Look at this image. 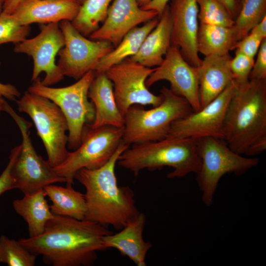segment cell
<instances>
[{
	"instance_id": "1",
	"label": "cell",
	"mask_w": 266,
	"mask_h": 266,
	"mask_svg": "<svg viewBox=\"0 0 266 266\" xmlns=\"http://www.w3.org/2000/svg\"><path fill=\"white\" fill-rule=\"evenodd\" d=\"M111 233L92 221L54 214L42 233L19 241L33 255H41L48 265L90 266L97 259V252L105 250L102 237Z\"/></svg>"
},
{
	"instance_id": "2",
	"label": "cell",
	"mask_w": 266,
	"mask_h": 266,
	"mask_svg": "<svg viewBox=\"0 0 266 266\" xmlns=\"http://www.w3.org/2000/svg\"><path fill=\"white\" fill-rule=\"evenodd\" d=\"M129 146L122 140L104 165L96 169L82 168L75 174L74 179L86 189L85 219L121 230L140 213L133 191L129 186H118L115 171L119 156Z\"/></svg>"
},
{
	"instance_id": "3",
	"label": "cell",
	"mask_w": 266,
	"mask_h": 266,
	"mask_svg": "<svg viewBox=\"0 0 266 266\" xmlns=\"http://www.w3.org/2000/svg\"><path fill=\"white\" fill-rule=\"evenodd\" d=\"M224 140L235 152L251 157L266 149V79L237 86L228 105Z\"/></svg>"
},
{
	"instance_id": "4",
	"label": "cell",
	"mask_w": 266,
	"mask_h": 266,
	"mask_svg": "<svg viewBox=\"0 0 266 266\" xmlns=\"http://www.w3.org/2000/svg\"><path fill=\"white\" fill-rule=\"evenodd\" d=\"M118 165L138 175L144 169L154 171L165 166L173 170L168 178H181L200 170L201 160L197 138L166 137L158 141L133 144L119 156Z\"/></svg>"
},
{
	"instance_id": "5",
	"label": "cell",
	"mask_w": 266,
	"mask_h": 266,
	"mask_svg": "<svg viewBox=\"0 0 266 266\" xmlns=\"http://www.w3.org/2000/svg\"><path fill=\"white\" fill-rule=\"evenodd\" d=\"M163 99L158 105L145 109L139 105L130 107L124 116L122 140L130 146L166 138L172 123L193 110L183 98L163 86Z\"/></svg>"
},
{
	"instance_id": "6",
	"label": "cell",
	"mask_w": 266,
	"mask_h": 266,
	"mask_svg": "<svg viewBox=\"0 0 266 266\" xmlns=\"http://www.w3.org/2000/svg\"><path fill=\"white\" fill-rule=\"evenodd\" d=\"M95 75L94 70L89 71L75 83L60 88L44 85L38 78L28 89L50 100L61 109L67 123V148L70 150L79 146L85 129L95 120V109L89 100L88 91Z\"/></svg>"
},
{
	"instance_id": "7",
	"label": "cell",
	"mask_w": 266,
	"mask_h": 266,
	"mask_svg": "<svg viewBox=\"0 0 266 266\" xmlns=\"http://www.w3.org/2000/svg\"><path fill=\"white\" fill-rule=\"evenodd\" d=\"M201 160L197 182L202 192V200L209 206L222 177L227 173L241 175L256 166L259 163L257 158L245 157L232 150L222 139L213 137L197 138Z\"/></svg>"
},
{
	"instance_id": "8",
	"label": "cell",
	"mask_w": 266,
	"mask_h": 266,
	"mask_svg": "<svg viewBox=\"0 0 266 266\" xmlns=\"http://www.w3.org/2000/svg\"><path fill=\"white\" fill-rule=\"evenodd\" d=\"M18 110L31 118L45 147L47 161L55 167L68 153V126L59 107L44 97L26 91L16 100Z\"/></svg>"
},
{
	"instance_id": "9",
	"label": "cell",
	"mask_w": 266,
	"mask_h": 266,
	"mask_svg": "<svg viewBox=\"0 0 266 266\" xmlns=\"http://www.w3.org/2000/svg\"><path fill=\"white\" fill-rule=\"evenodd\" d=\"M123 128L88 126L79 146L68 152L64 162L53 167L54 171L66 179V186H72L79 170L98 168L110 159L122 141Z\"/></svg>"
},
{
	"instance_id": "10",
	"label": "cell",
	"mask_w": 266,
	"mask_h": 266,
	"mask_svg": "<svg viewBox=\"0 0 266 266\" xmlns=\"http://www.w3.org/2000/svg\"><path fill=\"white\" fill-rule=\"evenodd\" d=\"M3 111L15 121L22 136L21 149L14 161L11 170L14 189H19L24 195H29L51 184L66 183V179L56 173L48 161L36 152L30 136L32 123L17 114L7 102Z\"/></svg>"
},
{
	"instance_id": "11",
	"label": "cell",
	"mask_w": 266,
	"mask_h": 266,
	"mask_svg": "<svg viewBox=\"0 0 266 266\" xmlns=\"http://www.w3.org/2000/svg\"><path fill=\"white\" fill-rule=\"evenodd\" d=\"M65 44L59 51L57 65L64 76L78 80L95 69L114 47L105 40H90L80 33L71 21L60 22Z\"/></svg>"
},
{
	"instance_id": "12",
	"label": "cell",
	"mask_w": 266,
	"mask_h": 266,
	"mask_svg": "<svg viewBox=\"0 0 266 266\" xmlns=\"http://www.w3.org/2000/svg\"><path fill=\"white\" fill-rule=\"evenodd\" d=\"M154 69L128 58L105 72L112 83L116 102L123 116L133 105L154 107L162 102V95L153 94L145 84Z\"/></svg>"
},
{
	"instance_id": "13",
	"label": "cell",
	"mask_w": 266,
	"mask_h": 266,
	"mask_svg": "<svg viewBox=\"0 0 266 266\" xmlns=\"http://www.w3.org/2000/svg\"><path fill=\"white\" fill-rule=\"evenodd\" d=\"M64 44V37L59 24L52 23L42 26L40 33L35 36L16 43L13 51L32 58V81H36L40 74L44 72L45 76L40 82L50 86L62 81L65 76L55 62L56 57Z\"/></svg>"
},
{
	"instance_id": "14",
	"label": "cell",
	"mask_w": 266,
	"mask_h": 266,
	"mask_svg": "<svg viewBox=\"0 0 266 266\" xmlns=\"http://www.w3.org/2000/svg\"><path fill=\"white\" fill-rule=\"evenodd\" d=\"M236 88V85L233 81L220 95L200 109L193 111L173 122L167 137H213L224 139L225 114Z\"/></svg>"
},
{
	"instance_id": "15",
	"label": "cell",
	"mask_w": 266,
	"mask_h": 266,
	"mask_svg": "<svg viewBox=\"0 0 266 266\" xmlns=\"http://www.w3.org/2000/svg\"><path fill=\"white\" fill-rule=\"evenodd\" d=\"M164 80L170 83L171 91L184 98L194 111L202 108L197 69L185 60L179 48L173 45L170 46L162 64L148 77L146 86L149 88Z\"/></svg>"
},
{
	"instance_id": "16",
	"label": "cell",
	"mask_w": 266,
	"mask_h": 266,
	"mask_svg": "<svg viewBox=\"0 0 266 266\" xmlns=\"http://www.w3.org/2000/svg\"><path fill=\"white\" fill-rule=\"evenodd\" d=\"M172 21L171 45L177 46L185 60L199 67L202 60L197 49L199 6L197 0H169Z\"/></svg>"
},
{
	"instance_id": "17",
	"label": "cell",
	"mask_w": 266,
	"mask_h": 266,
	"mask_svg": "<svg viewBox=\"0 0 266 266\" xmlns=\"http://www.w3.org/2000/svg\"><path fill=\"white\" fill-rule=\"evenodd\" d=\"M157 16L155 11L142 9L137 0H114L102 26L89 37L92 40L107 41L115 47L131 30Z\"/></svg>"
},
{
	"instance_id": "18",
	"label": "cell",
	"mask_w": 266,
	"mask_h": 266,
	"mask_svg": "<svg viewBox=\"0 0 266 266\" xmlns=\"http://www.w3.org/2000/svg\"><path fill=\"white\" fill-rule=\"evenodd\" d=\"M81 5L76 0H21L10 14L21 25L71 22Z\"/></svg>"
},
{
	"instance_id": "19",
	"label": "cell",
	"mask_w": 266,
	"mask_h": 266,
	"mask_svg": "<svg viewBox=\"0 0 266 266\" xmlns=\"http://www.w3.org/2000/svg\"><path fill=\"white\" fill-rule=\"evenodd\" d=\"M146 221L145 215L140 212L119 232L104 235L102 242L105 249L115 248L137 266H146V255L152 246L143 237Z\"/></svg>"
},
{
	"instance_id": "20",
	"label": "cell",
	"mask_w": 266,
	"mask_h": 266,
	"mask_svg": "<svg viewBox=\"0 0 266 266\" xmlns=\"http://www.w3.org/2000/svg\"><path fill=\"white\" fill-rule=\"evenodd\" d=\"M232 58L230 54L205 56L197 67L202 107L216 98L233 81L230 66Z\"/></svg>"
},
{
	"instance_id": "21",
	"label": "cell",
	"mask_w": 266,
	"mask_h": 266,
	"mask_svg": "<svg viewBox=\"0 0 266 266\" xmlns=\"http://www.w3.org/2000/svg\"><path fill=\"white\" fill-rule=\"evenodd\" d=\"M95 109L93 128L105 126L123 128L124 118L116 102L112 82L105 72L96 73L88 91Z\"/></svg>"
},
{
	"instance_id": "22",
	"label": "cell",
	"mask_w": 266,
	"mask_h": 266,
	"mask_svg": "<svg viewBox=\"0 0 266 266\" xmlns=\"http://www.w3.org/2000/svg\"><path fill=\"white\" fill-rule=\"evenodd\" d=\"M156 26L143 41L138 52L129 58L145 66H159L171 45L172 21L168 5Z\"/></svg>"
},
{
	"instance_id": "23",
	"label": "cell",
	"mask_w": 266,
	"mask_h": 266,
	"mask_svg": "<svg viewBox=\"0 0 266 266\" xmlns=\"http://www.w3.org/2000/svg\"><path fill=\"white\" fill-rule=\"evenodd\" d=\"M45 197L43 189H41L13 201L14 210L28 224L30 237L42 233L46 223L54 216Z\"/></svg>"
},
{
	"instance_id": "24",
	"label": "cell",
	"mask_w": 266,
	"mask_h": 266,
	"mask_svg": "<svg viewBox=\"0 0 266 266\" xmlns=\"http://www.w3.org/2000/svg\"><path fill=\"white\" fill-rule=\"evenodd\" d=\"M159 20L156 17L146 22L142 26L136 27L131 30L116 47L100 60L94 71L96 73L105 72L111 66L134 55Z\"/></svg>"
},
{
	"instance_id": "25",
	"label": "cell",
	"mask_w": 266,
	"mask_h": 266,
	"mask_svg": "<svg viewBox=\"0 0 266 266\" xmlns=\"http://www.w3.org/2000/svg\"><path fill=\"white\" fill-rule=\"evenodd\" d=\"M43 189L52 202L50 208L54 214L85 219L86 204L84 194L75 190L72 186L64 187L53 184Z\"/></svg>"
},
{
	"instance_id": "26",
	"label": "cell",
	"mask_w": 266,
	"mask_h": 266,
	"mask_svg": "<svg viewBox=\"0 0 266 266\" xmlns=\"http://www.w3.org/2000/svg\"><path fill=\"white\" fill-rule=\"evenodd\" d=\"M235 43L232 27L200 24L197 38V49L204 57L223 56Z\"/></svg>"
},
{
	"instance_id": "27",
	"label": "cell",
	"mask_w": 266,
	"mask_h": 266,
	"mask_svg": "<svg viewBox=\"0 0 266 266\" xmlns=\"http://www.w3.org/2000/svg\"><path fill=\"white\" fill-rule=\"evenodd\" d=\"M112 0H85L71 22L74 27L85 36H90L105 20Z\"/></svg>"
},
{
	"instance_id": "28",
	"label": "cell",
	"mask_w": 266,
	"mask_h": 266,
	"mask_svg": "<svg viewBox=\"0 0 266 266\" xmlns=\"http://www.w3.org/2000/svg\"><path fill=\"white\" fill-rule=\"evenodd\" d=\"M266 17V0H242L233 26L235 42L247 35L252 29Z\"/></svg>"
},
{
	"instance_id": "29",
	"label": "cell",
	"mask_w": 266,
	"mask_h": 266,
	"mask_svg": "<svg viewBox=\"0 0 266 266\" xmlns=\"http://www.w3.org/2000/svg\"><path fill=\"white\" fill-rule=\"evenodd\" d=\"M37 256L31 253L19 240L0 236V263L8 266H34Z\"/></svg>"
},
{
	"instance_id": "30",
	"label": "cell",
	"mask_w": 266,
	"mask_h": 266,
	"mask_svg": "<svg viewBox=\"0 0 266 266\" xmlns=\"http://www.w3.org/2000/svg\"><path fill=\"white\" fill-rule=\"evenodd\" d=\"M200 24L232 27L234 20L217 0H197Z\"/></svg>"
},
{
	"instance_id": "31",
	"label": "cell",
	"mask_w": 266,
	"mask_h": 266,
	"mask_svg": "<svg viewBox=\"0 0 266 266\" xmlns=\"http://www.w3.org/2000/svg\"><path fill=\"white\" fill-rule=\"evenodd\" d=\"M30 28L21 25L11 14H0V45L6 43H19L29 35Z\"/></svg>"
},
{
	"instance_id": "32",
	"label": "cell",
	"mask_w": 266,
	"mask_h": 266,
	"mask_svg": "<svg viewBox=\"0 0 266 266\" xmlns=\"http://www.w3.org/2000/svg\"><path fill=\"white\" fill-rule=\"evenodd\" d=\"M254 61V58L235 50V56L232 58L230 66L233 81L236 86H242L249 82Z\"/></svg>"
},
{
	"instance_id": "33",
	"label": "cell",
	"mask_w": 266,
	"mask_h": 266,
	"mask_svg": "<svg viewBox=\"0 0 266 266\" xmlns=\"http://www.w3.org/2000/svg\"><path fill=\"white\" fill-rule=\"evenodd\" d=\"M264 39L250 32L244 37L235 42L231 50H237L247 56L254 58Z\"/></svg>"
},
{
	"instance_id": "34",
	"label": "cell",
	"mask_w": 266,
	"mask_h": 266,
	"mask_svg": "<svg viewBox=\"0 0 266 266\" xmlns=\"http://www.w3.org/2000/svg\"><path fill=\"white\" fill-rule=\"evenodd\" d=\"M20 150V147L19 145L11 150L8 163L0 175V196L7 191L14 189V180L11 170L14 161Z\"/></svg>"
},
{
	"instance_id": "35",
	"label": "cell",
	"mask_w": 266,
	"mask_h": 266,
	"mask_svg": "<svg viewBox=\"0 0 266 266\" xmlns=\"http://www.w3.org/2000/svg\"><path fill=\"white\" fill-rule=\"evenodd\" d=\"M257 58L250 72V79H266V38L264 39L257 53Z\"/></svg>"
},
{
	"instance_id": "36",
	"label": "cell",
	"mask_w": 266,
	"mask_h": 266,
	"mask_svg": "<svg viewBox=\"0 0 266 266\" xmlns=\"http://www.w3.org/2000/svg\"><path fill=\"white\" fill-rule=\"evenodd\" d=\"M0 95L8 100H13L19 98L20 93L18 90L10 84H3L0 82Z\"/></svg>"
},
{
	"instance_id": "37",
	"label": "cell",
	"mask_w": 266,
	"mask_h": 266,
	"mask_svg": "<svg viewBox=\"0 0 266 266\" xmlns=\"http://www.w3.org/2000/svg\"><path fill=\"white\" fill-rule=\"evenodd\" d=\"M217 0L225 7L230 16L234 20L239 13L241 6V2L238 0Z\"/></svg>"
},
{
	"instance_id": "38",
	"label": "cell",
	"mask_w": 266,
	"mask_h": 266,
	"mask_svg": "<svg viewBox=\"0 0 266 266\" xmlns=\"http://www.w3.org/2000/svg\"><path fill=\"white\" fill-rule=\"evenodd\" d=\"M169 0H152L148 4L141 8L144 10L155 11L160 16L168 4Z\"/></svg>"
},
{
	"instance_id": "39",
	"label": "cell",
	"mask_w": 266,
	"mask_h": 266,
	"mask_svg": "<svg viewBox=\"0 0 266 266\" xmlns=\"http://www.w3.org/2000/svg\"><path fill=\"white\" fill-rule=\"evenodd\" d=\"M263 39L266 38V17L256 24L250 32Z\"/></svg>"
},
{
	"instance_id": "40",
	"label": "cell",
	"mask_w": 266,
	"mask_h": 266,
	"mask_svg": "<svg viewBox=\"0 0 266 266\" xmlns=\"http://www.w3.org/2000/svg\"><path fill=\"white\" fill-rule=\"evenodd\" d=\"M21 0H5L3 13L10 14Z\"/></svg>"
},
{
	"instance_id": "41",
	"label": "cell",
	"mask_w": 266,
	"mask_h": 266,
	"mask_svg": "<svg viewBox=\"0 0 266 266\" xmlns=\"http://www.w3.org/2000/svg\"><path fill=\"white\" fill-rule=\"evenodd\" d=\"M152 0H137L138 5L141 7L148 4Z\"/></svg>"
},
{
	"instance_id": "42",
	"label": "cell",
	"mask_w": 266,
	"mask_h": 266,
	"mask_svg": "<svg viewBox=\"0 0 266 266\" xmlns=\"http://www.w3.org/2000/svg\"><path fill=\"white\" fill-rule=\"evenodd\" d=\"M5 101L4 100V97L0 95V113L1 111H3V108Z\"/></svg>"
},
{
	"instance_id": "43",
	"label": "cell",
	"mask_w": 266,
	"mask_h": 266,
	"mask_svg": "<svg viewBox=\"0 0 266 266\" xmlns=\"http://www.w3.org/2000/svg\"><path fill=\"white\" fill-rule=\"evenodd\" d=\"M5 0H0V14L2 12Z\"/></svg>"
},
{
	"instance_id": "44",
	"label": "cell",
	"mask_w": 266,
	"mask_h": 266,
	"mask_svg": "<svg viewBox=\"0 0 266 266\" xmlns=\"http://www.w3.org/2000/svg\"><path fill=\"white\" fill-rule=\"evenodd\" d=\"M77 0L78 1H79V2H80L81 4L83 3V2L85 0Z\"/></svg>"
},
{
	"instance_id": "45",
	"label": "cell",
	"mask_w": 266,
	"mask_h": 266,
	"mask_svg": "<svg viewBox=\"0 0 266 266\" xmlns=\"http://www.w3.org/2000/svg\"><path fill=\"white\" fill-rule=\"evenodd\" d=\"M240 2H241L242 0H238Z\"/></svg>"
}]
</instances>
